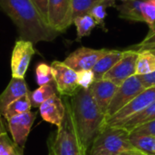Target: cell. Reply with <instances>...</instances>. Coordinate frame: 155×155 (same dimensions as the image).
Returning <instances> with one entry per match:
<instances>
[{
	"instance_id": "1",
	"label": "cell",
	"mask_w": 155,
	"mask_h": 155,
	"mask_svg": "<svg viewBox=\"0 0 155 155\" xmlns=\"http://www.w3.org/2000/svg\"><path fill=\"white\" fill-rule=\"evenodd\" d=\"M0 8L17 27L20 39L36 44L53 41L59 35L43 20L31 0H0Z\"/></svg>"
},
{
	"instance_id": "2",
	"label": "cell",
	"mask_w": 155,
	"mask_h": 155,
	"mask_svg": "<svg viewBox=\"0 0 155 155\" xmlns=\"http://www.w3.org/2000/svg\"><path fill=\"white\" fill-rule=\"evenodd\" d=\"M70 105L78 135L88 153L94 141L104 127L105 114L96 104L89 89L80 88L70 97Z\"/></svg>"
},
{
	"instance_id": "3",
	"label": "cell",
	"mask_w": 155,
	"mask_h": 155,
	"mask_svg": "<svg viewBox=\"0 0 155 155\" xmlns=\"http://www.w3.org/2000/svg\"><path fill=\"white\" fill-rule=\"evenodd\" d=\"M64 97L65 114L61 125L57 128L55 138L51 139L49 143L54 155H87L74 124L70 100L67 96Z\"/></svg>"
},
{
	"instance_id": "4",
	"label": "cell",
	"mask_w": 155,
	"mask_h": 155,
	"mask_svg": "<svg viewBox=\"0 0 155 155\" xmlns=\"http://www.w3.org/2000/svg\"><path fill=\"white\" fill-rule=\"evenodd\" d=\"M136 150L130 133L122 127L104 126L94 141L88 155H125Z\"/></svg>"
},
{
	"instance_id": "5",
	"label": "cell",
	"mask_w": 155,
	"mask_h": 155,
	"mask_svg": "<svg viewBox=\"0 0 155 155\" xmlns=\"http://www.w3.org/2000/svg\"><path fill=\"white\" fill-rule=\"evenodd\" d=\"M145 89L146 88L143 86L140 77L136 74L125 80L118 87L109 104V107L105 114V122L109 120L113 115L117 114L119 111H121L123 108H124Z\"/></svg>"
},
{
	"instance_id": "6",
	"label": "cell",
	"mask_w": 155,
	"mask_h": 155,
	"mask_svg": "<svg viewBox=\"0 0 155 155\" xmlns=\"http://www.w3.org/2000/svg\"><path fill=\"white\" fill-rule=\"evenodd\" d=\"M155 103V85L146 88L124 108L105 122L104 126L119 127L125 120Z\"/></svg>"
},
{
	"instance_id": "7",
	"label": "cell",
	"mask_w": 155,
	"mask_h": 155,
	"mask_svg": "<svg viewBox=\"0 0 155 155\" xmlns=\"http://www.w3.org/2000/svg\"><path fill=\"white\" fill-rule=\"evenodd\" d=\"M51 67L58 94L62 96L72 97L80 89L77 82V72L60 61H54Z\"/></svg>"
},
{
	"instance_id": "8",
	"label": "cell",
	"mask_w": 155,
	"mask_h": 155,
	"mask_svg": "<svg viewBox=\"0 0 155 155\" xmlns=\"http://www.w3.org/2000/svg\"><path fill=\"white\" fill-rule=\"evenodd\" d=\"M73 24V0H49L48 25L64 33Z\"/></svg>"
},
{
	"instance_id": "9",
	"label": "cell",
	"mask_w": 155,
	"mask_h": 155,
	"mask_svg": "<svg viewBox=\"0 0 155 155\" xmlns=\"http://www.w3.org/2000/svg\"><path fill=\"white\" fill-rule=\"evenodd\" d=\"M109 49H93L82 46L71 53L64 61V63L74 70L80 72L84 70H92L96 63L107 54Z\"/></svg>"
},
{
	"instance_id": "10",
	"label": "cell",
	"mask_w": 155,
	"mask_h": 155,
	"mask_svg": "<svg viewBox=\"0 0 155 155\" xmlns=\"http://www.w3.org/2000/svg\"><path fill=\"white\" fill-rule=\"evenodd\" d=\"M138 54L139 52L135 50L124 51L122 58L104 75L103 79L111 81L120 86L125 80L133 75H135Z\"/></svg>"
},
{
	"instance_id": "11",
	"label": "cell",
	"mask_w": 155,
	"mask_h": 155,
	"mask_svg": "<svg viewBox=\"0 0 155 155\" xmlns=\"http://www.w3.org/2000/svg\"><path fill=\"white\" fill-rule=\"evenodd\" d=\"M35 54L34 44L27 40L19 39L15 42L11 56L12 77L24 78L32 56Z\"/></svg>"
},
{
	"instance_id": "12",
	"label": "cell",
	"mask_w": 155,
	"mask_h": 155,
	"mask_svg": "<svg viewBox=\"0 0 155 155\" xmlns=\"http://www.w3.org/2000/svg\"><path fill=\"white\" fill-rule=\"evenodd\" d=\"M36 117V113L28 112L20 115L14 116L7 120L8 129L12 134L15 145L23 151L26 143L27 136Z\"/></svg>"
},
{
	"instance_id": "13",
	"label": "cell",
	"mask_w": 155,
	"mask_h": 155,
	"mask_svg": "<svg viewBox=\"0 0 155 155\" xmlns=\"http://www.w3.org/2000/svg\"><path fill=\"white\" fill-rule=\"evenodd\" d=\"M118 87L119 86L105 79L97 80L90 86L89 90L94 100L104 114Z\"/></svg>"
},
{
	"instance_id": "14",
	"label": "cell",
	"mask_w": 155,
	"mask_h": 155,
	"mask_svg": "<svg viewBox=\"0 0 155 155\" xmlns=\"http://www.w3.org/2000/svg\"><path fill=\"white\" fill-rule=\"evenodd\" d=\"M39 112L45 122L54 124L58 128L65 114V105L62 98L58 94H55L41 104Z\"/></svg>"
},
{
	"instance_id": "15",
	"label": "cell",
	"mask_w": 155,
	"mask_h": 155,
	"mask_svg": "<svg viewBox=\"0 0 155 155\" xmlns=\"http://www.w3.org/2000/svg\"><path fill=\"white\" fill-rule=\"evenodd\" d=\"M29 93L28 87L24 78L12 77L5 91L0 94V114L3 116L7 107L20 97Z\"/></svg>"
},
{
	"instance_id": "16",
	"label": "cell",
	"mask_w": 155,
	"mask_h": 155,
	"mask_svg": "<svg viewBox=\"0 0 155 155\" xmlns=\"http://www.w3.org/2000/svg\"><path fill=\"white\" fill-rule=\"evenodd\" d=\"M120 4L116 5L119 17L131 22L143 23V18L141 14V4L144 0H120ZM144 23V22H143Z\"/></svg>"
},
{
	"instance_id": "17",
	"label": "cell",
	"mask_w": 155,
	"mask_h": 155,
	"mask_svg": "<svg viewBox=\"0 0 155 155\" xmlns=\"http://www.w3.org/2000/svg\"><path fill=\"white\" fill-rule=\"evenodd\" d=\"M155 120V103L152 104L148 107L144 108L143 110L140 111L139 113L134 114L133 116L129 117L125 120L119 127H122L128 131L129 133L133 132L139 126L146 124L150 122Z\"/></svg>"
},
{
	"instance_id": "18",
	"label": "cell",
	"mask_w": 155,
	"mask_h": 155,
	"mask_svg": "<svg viewBox=\"0 0 155 155\" xmlns=\"http://www.w3.org/2000/svg\"><path fill=\"white\" fill-rule=\"evenodd\" d=\"M124 54V51H119V50H109L107 54H105L94 66L92 69L95 81L101 80L104 78V75L110 70L112 69L116 63L122 58Z\"/></svg>"
},
{
	"instance_id": "19",
	"label": "cell",
	"mask_w": 155,
	"mask_h": 155,
	"mask_svg": "<svg viewBox=\"0 0 155 155\" xmlns=\"http://www.w3.org/2000/svg\"><path fill=\"white\" fill-rule=\"evenodd\" d=\"M57 89L55 86L54 82L50 83L45 85L40 86L38 89L35 90L34 92H30L27 94L28 97L31 102V105L34 108H39L43 103H45L47 99L52 97L53 95L57 94Z\"/></svg>"
},
{
	"instance_id": "20",
	"label": "cell",
	"mask_w": 155,
	"mask_h": 155,
	"mask_svg": "<svg viewBox=\"0 0 155 155\" xmlns=\"http://www.w3.org/2000/svg\"><path fill=\"white\" fill-rule=\"evenodd\" d=\"M136 61V75H146L155 72V55L148 49L138 51Z\"/></svg>"
},
{
	"instance_id": "21",
	"label": "cell",
	"mask_w": 155,
	"mask_h": 155,
	"mask_svg": "<svg viewBox=\"0 0 155 155\" xmlns=\"http://www.w3.org/2000/svg\"><path fill=\"white\" fill-rule=\"evenodd\" d=\"M130 142L136 150L145 155H155V136L130 134Z\"/></svg>"
},
{
	"instance_id": "22",
	"label": "cell",
	"mask_w": 155,
	"mask_h": 155,
	"mask_svg": "<svg viewBox=\"0 0 155 155\" xmlns=\"http://www.w3.org/2000/svg\"><path fill=\"white\" fill-rule=\"evenodd\" d=\"M117 0H102L97 3L88 13L95 21L96 25L101 26L103 30L106 31L105 19L107 17V8L116 6Z\"/></svg>"
},
{
	"instance_id": "23",
	"label": "cell",
	"mask_w": 155,
	"mask_h": 155,
	"mask_svg": "<svg viewBox=\"0 0 155 155\" xmlns=\"http://www.w3.org/2000/svg\"><path fill=\"white\" fill-rule=\"evenodd\" d=\"M73 24L76 27V33H77L76 41L77 42H80L84 37L89 36L92 31L97 25L94 18L89 14L75 17L73 20Z\"/></svg>"
},
{
	"instance_id": "24",
	"label": "cell",
	"mask_w": 155,
	"mask_h": 155,
	"mask_svg": "<svg viewBox=\"0 0 155 155\" xmlns=\"http://www.w3.org/2000/svg\"><path fill=\"white\" fill-rule=\"evenodd\" d=\"M31 107H32V105H31L30 99L28 97V94H26V95H24V96L20 97L19 99L15 100L14 103H12L7 107V109L5 110V113L3 116L7 121L14 116L20 115V114L30 112Z\"/></svg>"
},
{
	"instance_id": "25",
	"label": "cell",
	"mask_w": 155,
	"mask_h": 155,
	"mask_svg": "<svg viewBox=\"0 0 155 155\" xmlns=\"http://www.w3.org/2000/svg\"><path fill=\"white\" fill-rule=\"evenodd\" d=\"M102 0H73V20L84 15H87L90 10Z\"/></svg>"
},
{
	"instance_id": "26",
	"label": "cell",
	"mask_w": 155,
	"mask_h": 155,
	"mask_svg": "<svg viewBox=\"0 0 155 155\" xmlns=\"http://www.w3.org/2000/svg\"><path fill=\"white\" fill-rule=\"evenodd\" d=\"M36 80L39 86L54 83V75L51 65H48L45 63H41L36 66L35 69Z\"/></svg>"
},
{
	"instance_id": "27",
	"label": "cell",
	"mask_w": 155,
	"mask_h": 155,
	"mask_svg": "<svg viewBox=\"0 0 155 155\" xmlns=\"http://www.w3.org/2000/svg\"><path fill=\"white\" fill-rule=\"evenodd\" d=\"M0 155H23V151L15 145L7 134H5L0 135Z\"/></svg>"
},
{
	"instance_id": "28",
	"label": "cell",
	"mask_w": 155,
	"mask_h": 155,
	"mask_svg": "<svg viewBox=\"0 0 155 155\" xmlns=\"http://www.w3.org/2000/svg\"><path fill=\"white\" fill-rule=\"evenodd\" d=\"M77 82L80 88L89 89L90 86L95 82L94 74L92 70H84L77 72Z\"/></svg>"
},
{
	"instance_id": "29",
	"label": "cell",
	"mask_w": 155,
	"mask_h": 155,
	"mask_svg": "<svg viewBox=\"0 0 155 155\" xmlns=\"http://www.w3.org/2000/svg\"><path fill=\"white\" fill-rule=\"evenodd\" d=\"M43 20L48 24V5L49 0H31Z\"/></svg>"
},
{
	"instance_id": "30",
	"label": "cell",
	"mask_w": 155,
	"mask_h": 155,
	"mask_svg": "<svg viewBox=\"0 0 155 155\" xmlns=\"http://www.w3.org/2000/svg\"><path fill=\"white\" fill-rule=\"evenodd\" d=\"M130 134H146V135H152L155 136V120L153 122H150L146 124H143L142 126L137 127Z\"/></svg>"
},
{
	"instance_id": "31",
	"label": "cell",
	"mask_w": 155,
	"mask_h": 155,
	"mask_svg": "<svg viewBox=\"0 0 155 155\" xmlns=\"http://www.w3.org/2000/svg\"><path fill=\"white\" fill-rule=\"evenodd\" d=\"M137 46H138V50L137 51L148 49V48H151V47L155 46V31L149 32L148 35H146V37Z\"/></svg>"
},
{
	"instance_id": "32",
	"label": "cell",
	"mask_w": 155,
	"mask_h": 155,
	"mask_svg": "<svg viewBox=\"0 0 155 155\" xmlns=\"http://www.w3.org/2000/svg\"><path fill=\"white\" fill-rule=\"evenodd\" d=\"M145 88H149L155 85V72L146 74V75H138Z\"/></svg>"
},
{
	"instance_id": "33",
	"label": "cell",
	"mask_w": 155,
	"mask_h": 155,
	"mask_svg": "<svg viewBox=\"0 0 155 155\" xmlns=\"http://www.w3.org/2000/svg\"><path fill=\"white\" fill-rule=\"evenodd\" d=\"M6 134V127L5 125V122L2 118V115L0 114V135Z\"/></svg>"
},
{
	"instance_id": "34",
	"label": "cell",
	"mask_w": 155,
	"mask_h": 155,
	"mask_svg": "<svg viewBox=\"0 0 155 155\" xmlns=\"http://www.w3.org/2000/svg\"><path fill=\"white\" fill-rule=\"evenodd\" d=\"M125 155H145L144 153H141L140 151H134V152H131V153H127V154Z\"/></svg>"
},
{
	"instance_id": "35",
	"label": "cell",
	"mask_w": 155,
	"mask_h": 155,
	"mask_svg": "<svg viewBox=\"0 0 155 155\" xmlns=\"http://www.w3.org/2000/svg\"><path fill=\"white\" fill-rule=\"evenodd\" d=\"M48 155H54V151H53V148H52V146H51V144H49V153Z\"/></svg>"
},
{
	"instance_id": "36",
	"label": "cell",
	"mask_w": 155,
	"mask_h": 155,
	"mask_svg": "<svg viewBox=\"0 0 155 155\" xmlns=\"http://www.w3.org/2000/svg\"><path fill=\"white\" fill-rule=\"evenodd\" d=\"M148 50H150L153 54L155 55V46H153V47H151V48H148Z\"/></svg>"
}]
</instances>
